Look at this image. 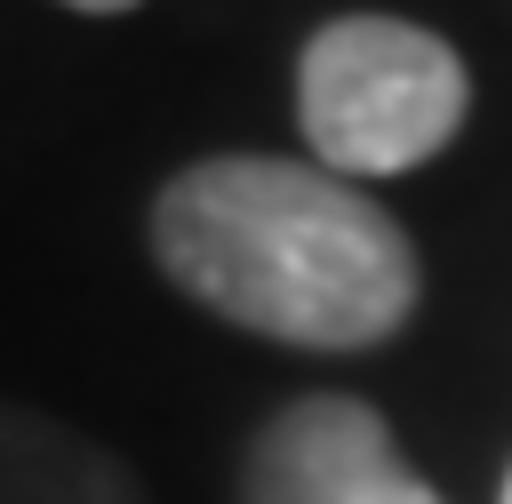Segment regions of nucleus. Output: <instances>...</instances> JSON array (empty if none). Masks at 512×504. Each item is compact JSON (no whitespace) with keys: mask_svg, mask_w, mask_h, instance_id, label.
Masks as SVG:
<instances>
[{"mask_svg":"<svg viewBox=\"0 0 512 504\" xmlns=\"http://www.w3.org/2000/svg\"><path fill=\"white\" fill-rule=\"evenodd\" d=\"M472 80L456 48L400 16H336L304 40L296 120L328 176H400L424 168L464 128Z\"/></svg>","mask_w":512,"mask_h":504,"instance_id":"nucleus-2","label":"nucleus"},{"mask_svg":"<svg viewBox=\"0 0 512 504\" xmlns=\"http://www.w3.org/2000/svg\"><path fill=\"white\" fill-rule=\"evenodd\" d=\"M0 504H144L128 464L32 408H0Z\"/></svg>","mask_w":512,"mask_h":504,"instance_id":"nucleus-4","label":"nucleus"},{"mask_svg":"<svg viewBox=\"0 0 512 504\" xmlns=\"http://www.w3.org/2000/svg\"><path fill=\"white\" fill-rule=\"evenodd\" d=\"M152 248L184 296L208 312L312 344L360 352L416 312L408 232L344 176L304 160H200L152 208Z\"/></svg>","mask_w":512,"mask_h":504,"instance_id":"nucleus-1","label":"nucleus"},{"mask_svg":"<svg viewBox=\"0 0 512 504\" xmlns=\"http://www.w3.org/2000/svg\"><path fill=\"white\" fill-rule=\"evenodd\" d=\"M504 504H512V480H504Z\"/></svg>","mask_w":512,"mask_h":504,"instance_id":"nucleus-6","label":"nucleus"},{"mask_svg":"<svg viewBox=\"0 0 512 504\" xmlns=\"http://www.w3.org/2000/svg\"><path fill=\"white\" fill-rule=\"evenodd\" d=\"M248 504H440L392 448L384 416L344 392L280 408L248 456Z\"/></svg>","mask_w":512,"mask_h":504,"instance_id":"nucleus-3","label":"nucleus"},{"mask_svg":"<svg viewBox=\"0 0 512 504\" xmlns=\"http://www.w3.org/2000/svg\"><path fill=\"white\" fill-rule=\"evenodd\" d=\"M64 8H88V16H120V8H136V0H64Z\"/></svg>","mask_w":512,"mask_h":504,"instance_id":"nucleus-5","label":"nucleus"}]
</instances>
